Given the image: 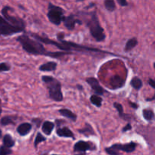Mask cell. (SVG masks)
<instances>
[{"label":"cell","instance_id":"obj_5","mask_svg":"<svg viewBox=\"0 0 155 155\" xmlns=\"http://www.w3.org/2000/svg\"><path fill=\"white\" fill-rule=\"evenodd\" d=\"M24 30V27L14 25L6 18L0 16V36H10L15 33H21Z\"/></svg>","mask_w":155,"mask_h":155},{"label":"cell","instance_id":"obj_33","mask_svg":"<svg viewBox=\"0 0 155 155\" xmlns=\"http://www.w3.org/2000/svg\"><path fill=\"white\" fill-rule=\"evenodd\" d=\"M130 104H131V105H132V107H134V108H137V105H136V104H132V103H130Z\"/></svg>","mask_w":155,"mask_h":155},{"label":"cell","instance_id":"obj_6","mask_svg":"<svg viewBox=\"0 0 155 155\" xmlns=\"http://www.w3.org/2000/svg\"><path fill=\"white\" fill-rule=\"evenodd\" d=\"M10 8H11L10 7L6 6V7H5L4 8L2 9V15L3 16H4V18H6L9 22H11L12 24H14V25L24 27V22L21 19V18H16V17L12 16V15H9L8 10H10Z\"/></svg>","mask_w":155,"mask_h":155},{"label":"cell","instance_id":"obj_2","mask_svg":"<svg viewBox=\"0 0 155 155\" xmlns=\"http://www.w3.org/2000/svg\"><path fill=\"white\" fill-rule=\"evenodd\" d=\"M42 80L47 85L49 97L54 101H63V94L61 92V84L58 80L51 76H42Z\"/></svg>","mask_w":155,"mask_h":155},{"label":"cell","instance_id":"obj_32","mask_svg":"<svg viewBox=\"0 0 155 155\" xmlns=\"http://www.w3.org/2000/svg\"><path fill=\"white\" fill-rule=\"evenodd\" d=\"M131 129H132V126L130 125V124H128L125 127H124V129H123V132H124V133H125V132L128 131V130H130Z\"/></svg>","mask_w":155,"mask_h":155},{"label":"cell","instance_id":"obj_34","mask_svg":"<svg viewBox=\"0 0 155 155\" xmlns=\"http://www.w3.org/2000/svg\"><path fill=\"white\" fill-rule=\"evenodd\" d=\"M1 136H2V131L0 130V138H1Z\"/></svg>","mask_w":155,"mask_h":155},{"label":"cell","instance_id":"obj_8","mask_svg":"<svg viewBox=\"0 0 155 155\" xmlns=\"http://www.w3.org/2000/svg\"><path fill=\"white\" fill-rule=\"evenodd\" d=\"M112 147L117 149V151H123L124 152H133L135 151L136 148V144L135 142H130V143L125 144V145H121V144H115L112 145Z\"/></svg>","mask_w":155,"mask_h":155},{"label":"cell","instance_id":"obj_14","mask_svg":"<svg viewBox=\"0 0 155 155\" xmlns=\"http://www.w3.org/2000/svg\"><path fill=\"white\" fill-rule=\"evenodd\" d=\"M56 68H57V63L54 61L47 62L39 67V70L41 71H48V72L55 71Z\"/></svg>","mask_w":155,"mask_h":155},{"label":"cell","instance_id":"obj_35","mask_svg":"<svg viewBox=\"0 0 155 155\" xmlns=\"http://www.w3.org/2000/svg\"><path fill=\"white\" fill-rule=\"evenodd\" d=\"M1 113H2V110L0 109V115H1Z\"/></svg>","mask_w":155,"mask_h":155},{"label":"cell","instance_id":"obj_12","mask_svg":"<svg viewBox=\"0 0 155 155\" xmlns=\"http://www.w3.org/2000/svg\"><path fill=\"white\" fill-rule=\"evenodd\" d=\"M32 129V125L28 123H24V124H21V125L18 126V129H17V131L19 133L21 136H24L28 134L30 132Z\"/></svg>","mask_w":155,"mask_h":155},{"label":"cell","instance_id":"obj_30","mask_svg":"<svg viewBox=\"0 0 155 155\" xmlns=\"http://www.w3.org/2000/svg\"><path fill=\"white\" fill-rule=\"evenodd\" d=\"M117 1L118 4L120 6H123V7L128 5V2H127V0H117Z\"/></svg>","mask_w":155,"mask_h":155},{"label":"cell","instance_id":"obj_38","mask_svg":"<svg viewBox=\"0 0 155 155\" xmlns=\"http://www.w3.org/2000/svg\"><path fill=\"white\" fill-rule=\"evenodd\" d=\"M77 155H78V154H77Z\"/></svg>","mask_w":155,"mask_h":155},{"label":"cell","instance_id":"obj_23","mask_svg":"<svg viewBox=\"0 0 155 155\" xmlns=\"http://www.w3.org/2000/svg\"><path fill=\"white\" fill-rule=\"evenodd\" d=\"M80 133H83V134H90V135H93L94 134V132L92 130V127H91L90 125L89 124H86V127L85 128H83V130H79Z\"/></svg>","mask_w":155,"mask_h":155},{"label":"cell","instance_id":"obj_22","mask_svg":"<svg viewBox=\"0 0 155 155\" xmlns=\"http://www.w3.org/2000/svg\"><path fill=\"white\" fill-rule=\"evenodd\" d=\"M104 7L108 12H114L116 9L114 0H104Z\"/></svg>","mask_w":155,"mask_h":155},{"label":"cell","instance_id":"obj_29","mask_svg":"<svg viewBox=\"0 0 155 155\" xmlns=\"http://www.w3.org/2000/svg\"><path fill=\"white\" fill-rule=\"evenodd\" d=\"M11 69L10 65L6 63H1L0 64V72L2 71H8Z\"/></svg>","mask_w":155,"mask_h":155},{"label":"cell","instance_id":"obj_18","mask_svg":"<svg viewBox=\"0 0 155 155\" xmlns=\"http://www.w3.org/2000/svg\"><path fill=\"white\" fill-rule=\"evenodd\" d=\"M142 114H143V117L148 121L153 120L155 118L154 111L151 109H144L142 111Z\"/></svg>","mask_w":155,"mask_h":155},{"label":"cell","instance_id":"obj_17","mask_svg":"<svg viewBox=\"0 0 155 155\" xmlns=\"http://www.w3.org/2000/svg\"><path fill=\"white\" fill-rule=\"evenodd\" d=\"M138 45V40L136 38H132V39H129L127 41V42L126 43L125 48H124V50L126 51H129L130 50L133 49L136 45Z\"/></svg>","mask_w":155,"mask_h":155},{"label":"cell","instance_id":"obj_21","mask_svg":"<svg viewBox=\"0 0 155 155\" xmlns=\"http://www.w3.org/2000/svg\"><path fill=\"white\" fill-rule=\"evenodd\" d=\"M90 101L94 105H95L98 107H100L101 106V104H102V98L96 94V95H93L91 96Z\"/></svg>","mask_w":155,"mask_h":155},{"label":"cell","instance_id":"obj_4","mask_svg":"<svg viewBox=\"0 0 155 155\" xmlns=\"http://www.w3.org/2000/svg\"><path fill=\"white\" fill-rule=\"evenodd\" d=\"M64 11L61 8L49 3L47 17L50 22L54 25H59L64 20L65 17L64 16Z\"/></svg>","mask_w":155,"mask_h":155},{"label":"cell","instance_id":"obj_36","mask_svg":"<svg viewBox=\"0 0 155 155\" xmlns=\"http://www.w3.org/2000/svg\"><path fill=\"white\" fill-rule=\"evenodd\" d=\"M154 68H155V63H154Z\"/></svg>","mask_w":155,"mask_h":155},{"label":"cell","instance_id":"obj_13","mask_svg":"<svg viewBox=\"0 0 155 155\" xmlns=\"http://www.w3.org/2000/svg\"><path fill=\"white\" fill-rule=\"evenodd\" d=\"M57 135L60 137H67V138H74V135L72 133L71 130L68 127H64L63 128L58 129L57 130Z\"/></svg>","mask_w":155,"mask_h":155},{"label":"cell","instance_id":"obj_7","mask_svg":"<svg viewBox=\"0 0 155 155\" xmlns=\"http://www.w3.org/2000/svg\"><path fill=\"white\" fill-rule=\"evenodd\" d=\"M86 82L92 87V89H93V91L97 95H102L105 92V90L103 89L102 86H101L97 79L94 78V77H89L88 79H86Z\"/></svg>","mask_w":155,"mask_h":155},{"label":"cell","instance_id":"obj_3","mask_svg":"<svg viewBox=\"0 0 155 155\" xmlns=\"http://www.w3.org/2000/svg\"><path fill=\"white\" fill-rule=\"evenodd\" d=\"M90 19L87 23V26L89 28L91 35L97 42H102L105 39V33L104 32V29L100 25L98 18L95 12H93L90 14Z\"/></svg>","mask_w":155,"mask_h":155},{"label":"cell","instance_id":"obj_37","mask_svg":"<svg viewBox=\"0 0 155 155\" xmlns=\"http://www.w3.org/2000/svg\"><path fill=\"white\" fill-rule=\"evenodd\" d=\"M53 155H56V154H53Z\"/></svg>","mask_w":155,"mask_h":155},{"label":"cell","instance_id":"obj_11","mask_svg":"<svg viewBox=\"0 0 155 155\" xmlns=\"http://www.w3.org/2000/svg\"><path fill=\"white\" fill-rule=\"evenodd\" d=\"M91 149V145L89 142H84V141H80V142H77L74 145V151H88V150Z\"/></svg>","mask_w":155,"mask_h":155},{"label":"cell","instance_id":"obj_19","mask_svg":"<svg viewBox=\"0 0 155 155\" xmlns=\"http://www.w3.org/2000/svg\"><path fill=\"white\" fill-rule=\"evenodd\" d=\"M130 85H131L134 89L139 90V89L142 87V86H143V83H142V81L139 78V77H134V78H133V80H131Z\"/></svg>","mask_w":155,"mask_h":155},{"label":"cell","instance_id":"obj_28","mask_svg":"<svg viewBox=\"0 0 155 155\" xmlns=\"http://www.w3.org/2000/svg\"><path fill=\"white\" fill-rule=\"evenodd\" d=\"M106 152L110 155H119V151H117V149H115L114 147H110V148H107L105 149Z\"/></svg>","mask_w":155,"mask_h":155},{"label":"cell","instance_id":"obj_1","mask_svg":"<svg viewBox=\"0 0 155 155\" xmlns=\"http://www.w3.org/2000/svg\"><path fill=\"white\" fill-rule=\"evenodd\" d=\"M17 40L21 43L22 45V48L24 51L30 54H34V55H45L49 56L52 58H59L65 54H71V53L64 52V51H48L44 48L42 42L36 39H32L27 35H22V36H18Z\"/></svg>","mask_w":155,"mask_h":155},{"label":"cell","instance_id":"obj_31","mask_svg":"<svg viewBox=\"0 0 155 155\" xmlns=\"http://www.w3.org/2000/svg\"><path fill=\"white\" fill-rule=\"evenodd\" d=\"M148 83H149L150 86H151L152 88H154L155 89V80H152V79H149V80H148ZM155 98V96H154Z\"/></svg>","mask_w":155,"mask_h":155},{"label":"cell","instance_id":"obj_10","mask_svg":"<svg viewBox=\"0 0 155 155\" xmlns=\"http://www.w3.org/2000/svg\"><path fill=\"white\" fill-rule=\"evenodd\" d=\"M125 84V80L119 76L113 77L110 80V85L113 89H117L123 87Z\"/></svg>","mask_w":155,"mask_h":155},{"label":"cell","instance_id":"obj_20","mask_svg":"<svg viewBox=\"0 0 155 155\" xmlns=\"http://www.w3.org/2000/svg\"><path fill=\"white\" fill-rule=\"evenodd\" d=\"M3 144L8 148H12L15 145V141L10 135H5L3 138Z\"/></svg>","mask_w":155,"mask_h":155},{"label":"cell","instance_id":"obj_25","mask_svg":"<svg viewBox=\"0 0 155 155\" xmlns=\"http://www.w3.org/2000/svg\"><path fill=\"white\" fill-rule=\"evenodd\" d=\"M45 139H45V138L44 137V136H42V135L41 134V133H37V136H36V139H35V142H34V145H35V147L37 146V145H39V144L40 143V142H44V141H45Z\"/></svg>","mask_w":155,"mask_h":155},{"label":"cell","instance_id":"obj_9","mask_svg":"<svg viewBox=\"0 0 155 155\" xmlns=\"http://www.w3.org/2000/svg\"><path fill=\"white\" fill-rule=\"evenodd\" d=\"M64 23L65 27H66L68 30H74L76 24H77V23L81 24L82 21H80L79 19H77V18L74 17V15H71L68 17H65L64 20Z\"/></svg>","mask_w":155,"mask_h":155},{"label":"cell","instance_id":"obj_24","mask_svg":"<svg viewBox=\"0 0 155 155\" xmlns=\"http://www.w3.org/2000/svg\"><path fill=\"white\" fill-rule=\"evenodd\" d=\"M114 107L117 110L120 117H123L124 116V107H123L122 104L115 102L114 104Z\"/></svg>","mask_w":155,"mask_h":155},{"label":"cell","instance_id":"obj_26","mask_svg":"<svg viewBox=\"0 0 155 155\" xmlns=\"http://www.w3.org/2000/svg\"><path fill=\"white\" fill-rule=\"evenodd\" d=\"M12 150L10 148H8L6 146H2L0 148V155H8L12 154Z\"/></svg>","mask_w":155,"mask_h":155},{"label":"cell","instance_id":"obj_15","mask_svg":"<svg viewBox=\"0 0 155 155\" xmlns=\"http://www.w3.org/2000/svg\"><path fill=\"white\" fill-rule=\"evenodd\" d=\"M59 113L61 114V115H62V116L64 117L71 120L73 121L77 120V116L75 114L73 113L71 110H70L69 109H66V108L60 109V110H59Z\"/></svg>","mask_w":155,"mask_h":155},{"label":"cell","instance_id":"obj_27","mask_svg":"<svg viewBox=\"0 0 155 155\" xmlns=\"http://www.w3.org/2000/svg\"><path fill=\"white\" fill-rule=\"evenodd\" d=\"M0 123H1V124L2 126H7L8 125V124H13L14 122L11 117H5L2 118Z\"/></svg>","mask_w":155,"mask_h":155},{"label":"cell","instance_id":"obj_16","mask_svg":"<svg viewBox=\"0 0 155 155\" xmlns=\"http://www.w3.org/2000/svg\"><path fill=\"white\" fill-rule=\"evenodd\" d=\"M54 124L52 122H50V121H45L43 123L42 127V130L45 135H49L51 134L52 133V130H54Z\"/></svg>","mask_w":155,"mask_h":155}]
</instances>
